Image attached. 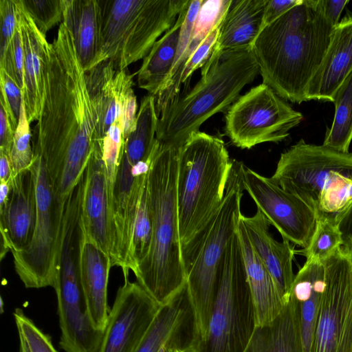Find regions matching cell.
I'll return each instance as SVG.
<instances>
[{"mask_svg": "<svg viewBox=\"0 0 352 352\" xmlns=\"http://www.w3.org/2000/svg\"><path fill=\"white\" fill-rule=\"evenodd\" d=\"M266 3L267 0H232L212 54L201 68V76L223 53L251 49L261 30Z\"/></svg>", "mask_w": 352, "mask_h": 352, "instance_id": "cell-23", "label": "cell"}, {"mask_svg": "<svg viewBox=\"0 0 352 352\" xmlns=\"http://www.w3.org/2000/svg\"><path fill=\"white\" fill-rule=\"evenodd\" d=\"M258 73L251 49L223 53L188 93L178 96L162 110L157 122V140L166 146H182L209 118L227 111L243 88Z\"/></svg>", "mask_w": 352, "mask_h": 352, "instance_id": "cell-4", "label": "cell"}, {"mask_svg": "<svg viewBox=\"0 0 352 352\" xmlns=\"http://www.w3.org/2000/svg\"><path fill=\"white\" fill-rule=\"evenodd\" d=\"M124 150L120 159L111 199V265L122 268L128 279L126 265L135 220L147 174H135Z\"/></svg>", "mask_w": 352, "mask_h": 352, "instance_id": "cell-15", "label": "cell"}, {"mask_svg": "<svg viewBox=\"0 0 352 352\" xmlns=\"http://www.w3.org/2000/svg\"><path fill=\"white\" fill-rule=\"evenodd\" d=\"M318 2L326 20L336 27L340 23L341 13L349 1L318 0Z\"/></svg>", "mask_w": 352, "mask_h": 352, "instance_id": "cell-46", "label": "cell"}, {"mask_svg": "<svg viewBox=\"0 0 352 352\" xmlns=\"http://www.w3.org/2000/svg\"><path fill=\"white\" fill-rule=\"evenodd\" d=\"M231 165L224 141L218 136L194 132L180 147L177 204L181 247L205 227L220 206Z\"/></svg>", "mask_w": 352, "mask_h": 352, "instance_id": "cell-7", "label": "cell"}, {"mask_svg": "<svg viewBox=\"0 0 352 352\" xmlns=\"http://www.w3.org/2000/svg\"><path fill=\"white\" fill-rule=\"evenodd\" d=\"M152 235L153 221L146 183L140 198L132 233L126 265L128 274L130 270L134 273L147 256L151 245Z\"/></svg>", "mask_w": 352, "mask_h": 352, "instance_id": "cell-33", "label": "cell"}, {"mask_svg": "<svg viewBox=\"0 0 352 352\" xmlns=\"http://www.w3.org/2000/svg\"><path fill=\"white\" fill-rule=\"evenodd\" d=\"M245 167L241 162L232 160L222 203L205 227L181 247L198 342L204 338L208 326L221 259L242 214Z\"/></svg>", "mask_w": 352, "mask_h": 352, "instance_id": "cell-5", "label": "cell"}, {"mask_svg": "<svg viewBox=\"0 0 352 352\" xmlns=\"http://www.w3.org/2000/svg\"><path fill=\"white\" fill-rule=\"evenodd\" d=\"M18 23L24 52L25 89L23 98L30 123L38 118L44 90L45 63L50 46L45 35L37 28L21 0H16Z\"/></svg>", "mask_w": 352, "mask_h": 352, "instance_id": "cell-21", "label": "cell"}, {"mask_svg": "<svg viewBox=\"0 0 352 352\" xmlns=\"http://www.w3.org/2000/svg\"><path fill=\"white\" fill-rule=\"evenodd\" d=\"M342 245V236L336 224L328 221H318L309 246L298 253L305 256L306 260L323 262Z\"/></svg>", "mask_w": 352, "mask_h": 352, "instance_id": "cell-34", "label": "cell"}, {"mask_svg": "<svg viewBox=\"0 0 352 352\" xmlns=\"http://www.w3.org/2000/svg\"><path fill=\"white\" fill-rule=\"evenodd\" d=\"M0 56L7 51L18 26L16 0H0Z\"/></svg>", "mask_w": 352, "mask_h": 352, "instance_id": "cell-41", "label": "cell"}, {"mask_svg": "<svg viewBox=\"0 0 352 352\" xmlns=\"http://www.w3.org/2000/svg\"><path fill=\"white\" fill-rule=\"evenodd\" d=\"M0 68L3 69L10 76L19 86L23 94L25 89L24 52L19 23L7 51L0 56Z\"/></svg>", "mask_w": 352, "mask_h": 352, "instance_id": "cell-39", "label": "cell"}, {"mask_svg": "<svg viewBox=\"0 0 352 352\" xmlns=\"http://www.w3.org/2000/svg\"><path fill=\"white\" fill-rule=\"evenodd\" d=\"M334 28L324 18L318 0H301L264 28L251 47L263 83L285 100L307 101L309 85L322 63Z\"/></svg>", "mask_w": 352, "mask_h": 352, "instance_id": "cell-2", "label": "cell"}, {"mask_svg": "<svg viewBox=\"0 0 352 352\" xmlns=\"http://www.w3.org/2000/svg\"><path fill=\"white\" fill-rule=\"evenodd\" d=\"M190 3L181 12L174 25L155 43L137 72L139 87L148 94L156 96L170 74L177 54L181 28Z\"/></svg>", "mask_w": 352, "mask_h": 352, "instance_id": "cell-30", "label": "cell"}, {"mask_svg": "<svg viewBox=\"0 0 352 352\" xmlns=\"http://www.w3.org/2000/svg\"><path fill=\"white\" fill-rule=\"evenodd\" d=\"M0 85L1 91L5 94L11 110L19 121L21 107L23 101L22 91L10 76L1 68H0Z\"/></svg>", "mask_w": 352, "mask_h": 352, "instance_id": "cell-43", "label": "cell"}, {"mask_svg": "<svg viewBox=\"0 0 352 352\" xmlns=\"http://www.w3.org/2000/svg\"><path fill=\"white\" fill-rule=\"evenodd\" d=\"M96 130L85 72L72 34L63 22L46 54L42 106L32 131L34 154L43 159L54 191L62 201L84 174Z\"/></svg>", "mask_w": 352, "mask_h": 352, "instance_id": "cell-1", "label": "cell"}, {"mask_svg": "<svg viewBox=\"0 0 352 352\" xmlns=\"http://www.w3.org/2000/svg\"><path fill=\"white\" fill-rule=\"evenodd\" d=\"M85 81L96 116L95 144L102 146L107 131L119 119L122 96L133 85V76L106 60L85 72Z\"/></svg>", "mask_w": 352, "mask_h": 352, "instance_id": "cell-20", "label": "cell"}, {"mask_svg": "<svg viewBox=\"0 0 352 352\" xmlns=\"http://www.w3.org/2000/svg\"><path fill=\"white\" fill-rule=\"evenodd\" d=\"M38 30L44 35L63 22V0H21Z\"/></svg>", "mask_w": 352, "mask_h": 352, "instance_id": "cell-38", "label": "cell"}, {"mask_svg": "<svg viewBox=\"0 0 352 352\" xmlns=\"http://www.w3.org/2000/svg\"><path fill=\"white\" fill-rule=\"evenodd\" d=\"M237 232L255 309L256 325L264 326L280 314L285 303L272 277L254 251L240 218Z\"/></svg>", "mask_w": 352, "mask_h": 352, "instance_id": "cell-27", "label": "cell"}, {"mask_svg": "<svg viewBox=\"0 0 352 352\" xmlns=\"http://www.w3.org/2000/svg\"><path fill=\"white\" fill-rule=\"evenodd\" d=\"M179 149L157 140L146 180L153 221L151 245L134 272L137 283L160 305L168 302L186 283L177 204Z\"/></svg>", "mask_w": 352, "mask_h": 352, "instance_id": "cell-3", "label": "cell"}, {"mask_svg": "<svg viewBox=\"0 0 352 352\" xmlns=\"http://www.w3.org/2000/svg\"><path fill=\"white\" fill-rule=\"evenodd\" d=\"M347 250L351 259L352 261V239H351L347 243L343 245Z\"/></svg>", "mask_w": 352, "mask_h": 352, "instance_id": "cell-49", "label": "cell"}, {"mask_svg": "<svg viewBox=\"0 0 352 352\" xmlns=\"http://www.w3.org/2000/svg\"><path fill=\"white\" fill-rule=\"evenodd\" d=\"M324 285L323 262L306 260L295 275L289 294L298 305L304 352H311Z\"/></svg>", "mask_w": 352, "mask_h": 352, "instance_id": "cell-26", "label": "cell"}, {"mask_svg": "<svg viewBox=\"0 0 352 352\" xmlns=\"http://www.w3.org/2000/svg\"><path fill=\"white\" fill-rule=\"evenodd\" d=\"M243 182L257 209L277 229L283 239L307 248L318 223L314 209L300 197L283 189L271 177L246 166Z\"/></svg>", "mask_w": 352, "mask_h": 352, "instance_id": "cell-13", "label": "cell"}, {"mask_svg": "<svg viewBox=\"0 0 352 352\" xmlns=\"http://www.w3.org/2000/svg\"><path fill=\"white\" fill-rule=\"evenodd\" d=\"M323 263L325 285L311 352H352V261L342 245Z\"/></svg>", "mask_w": 352, "mask_h": 352, "instance_id": "cell-12", "label": "cell"}, {"mask_svg": "<svg viewBox=\"0 0 352 352\" xmlns=\"http://www.w3.org/2000/svg\"><path fill=\"white\" fill-rule=\"evenodd\" d=\"M335 113L327 130L323 145L349 153L352 141V72L337 89L333 96Z\"/></svg>", "mask_w": 352, "mask_h": 352, "instance_id": "cell-32", "label": "cell"}, {"mask_svg": "<svg viewBox=\"0 0 352 352\" xmlns=\"http://www.w3.org/2000/svg\"><path fill=\"white\" fill-rule=\"evenodd\" d=\"M158 119L155 96H144L137 113L135 129L124 142V153L132 166L151 160L157 143Z\"/></svg>", "mask_w": 352, "mask_h": 352, "instance_id": "cell-31", "label": "cell"}, {"mask_svg": "<svg viewBox=\"0 0 352 352\" xmlns=\"http://www.w3.org/2000/svg\"><path fill=\"white\" fill-rule=\"evenodd\" d=\"M14 130L10 123L8 116L5 109L0 108V153H3L9 157L14 135Z\"/></svg>", "mask_w": 352, "mask_h": 352, "instance_id": "cell-45", "label": "cell"}, {"mask_svg": "<svg viewBox=\"0 0 352 352\" xmlns=\"http://www.w3.org/2000/svg\"><path fill=\"white\" fill-rule=\"evenodd\" d=\"M302 119L300 112L261 83L240 95L227 110L224 134L235 146L250 149L285 140Z\"/></svg>", "mask_w": 352, "mask_h": 352, "instance_id": "cell-11", "label": "cell"}, {"mask_svg": "<svg viewBox=\"0 0 352 352\" xmlns=\"http://www.w3.org/2000/svg\"><path fill=\"white\" fill-rule=\"evenodd\" d=\"M63 23L72 34L85 72L100 63L101 18L98 0H63Z\"/></svg>", "mask_w": 352, "mask_h": 352, "instance_id": "cell-24", "label": "cell"}, {"mask_svg": "<svg viewBox=\"0 0 352 352\" xmlns=\"http://www.w3.org/2000/svg\"><path fill=\"white\" fill-rule=\"evenodd\" d=\"M80 222L85 239L94 243L110 258L112 249L111 204L102 146L96 144L85 170Z\"/></svg>", "mask_w": 352, "mask_h": 352, "instance_id": "cell-18", "label": "cell"}, {"mask_svg": "<svg viewBox=\"0 0 352 352\" xmlns=\"http://www.w3.org/2000/svg\"><path fill=\"white\" fill-rule=\"evenodd\" d=\"M36 217L35 181L29 168L13 176L8 199L0 203L1 259L8 251L19 252L28 247Z\"/></svg>", "mask_w": 352, "mask_h": 352, "instance_id": "cell-17", "label": "cell"}, {"mask_svg": "<svg viewBox=\"0 0 352 352\" xmlns=\"http://www.w3.org/2000/svg\"><path fill=\"white\" fill-rule=\"evenodd\" d=\"M34 177L37 217L28 247L12 252L16 273L27 288L55 287L62 243L66 201L55 194L43 159L34 155L30 166Z\"/></svg>", "mask_w": 352, "mask_h": 352, "instance_id": "cell-10", "label": "cell"}, {"mask_svg": "<svg viewBox=\"0 0 352 352\" xmlns=\"http://www.w3.org/2000/svg\"><path fill=\"white\" fill-rule=\"evenodd\" d=\"M161 306L137 282L124 280L109 311L98 352H135Z\"/></svg>", "mask_w": 352, "mask_h": 352, "instance_id": "cell-14", "label": "cell"}, {"mask_svg": "<svg viewBox=\"0 0 352 352\" xmlns=\"http://www.w3.org/2000/svg\"><path fill=\"white\" fill-rule=\"evenodd\" d=\"M12 177L13 173L9 157L0 153V182H10Z\"/></svg>", "mask_w": 352, "mask_h": 352, "instance_id": "cell-48", "label": "cell"}, {"mask_svg": "<svg viewBox=\"0 0 352 352\" xmlns=\"http://www.w3.org/2000/svg\"><path fill=\"white\" fill-rule=\"evenodd\" d=\"M245 352H304L298 307L292 297L271 322L256 327Z\"/></svg>", "mask_w": 352, "mask_h": 352, "instance_id": "cell-29", "label": "cell"}, {"mask_svg": "<svg viewBox=\"0 0 352 352\" xmlns=\"http://www.w3.org/2000/svg\"><path fill=\"white\" fill-rule=\"evenodd\" d=\"M256 327L236 229L219 265L217 293L206 335L192 352H245Z\"/></svg>", "mask_w": 352, "mask_h": 352, "instance_id": "cell-9", "label": "cell"}, {"mask_svg": "<svg viewBox=\"0 0 352 352\" xmlns=\"http://www.w3.org/2000/svg\"><path fill=\"white\" fill-rule=\"evenodd\" d=\"M271 178L311 207L318 221L336 224L352 202V153L300 139L280 154Z\"/></svg>", "mask_w": 352, "mask_h": 352, "instance_id": "cell-6", "label": "cell"}, {"mask_svg": "<svg viewBox=\"0 0 352 352\" xmlns=\"http://www.w3.org/2000/svg\"><path fill=\"white\" fill-rule=\"evenodd\" d=\"M340 231L343 245L352 239V202L336 223Z\"/></svg>", "mask_w": 352, "mask_h": 352, "instance_id": "cell-47", "label": "cell"}, {"mask_svg": "<svg viewBox=\"0 0 352 352\" xmlns=\"http://www.w3.org/2000/svg\"><path fill=\"white\" fill-rule=\"evenodd\" d=\"M232 0H204L200 7L187 48L179 62L172 68L170 74L155 98L158 115L173 100L178 97L180 78L184 65L210 32L223 20Z\"/></svg>", "mask_w": 352, "mask_h": 352, "instance_id": "cell-28", "label": "cell"}, {"mask_svg": "<svg viewBox=\"0 0 352 352\" xmlns=\"http://www.w3.org/2000/svg\"><path fill=\"white\" fill-rule=\"evenodd\" d=\"M198 342L187 284L159 309L135 352H192Z\"/></svg>", "mask_w": 352, "mask_h": 352, "instance_id": "cell-16", "label": "cell"}, {"mask_svg": "<svg viewBox=\"0 0 352 352\" xmlns=\"http://www.w3.org/2000/svg\"><path fill=\"white\" fill-rule=\"evenodd\" d=\"M352 72V14L335 27L322 63L312 78L307 100L333 102L335 93Z\"/></svg>", "mask_w": 352, "mask_h": 352, "instance_id": "cell-22", "label": "cell"}, {"mask_svg": "<svg viewBox=\"0 0 352 352\" xmlns=\"http://www.w3.org/2000/svg\"><path fill=\"white\" fill-rule=\"evenodd\" d=\"M124 150L122 129L117 121L107 131L102 144V158L111 205L114 183Z\"/></svg>", "mask_w": 352, "mask_h": 352, "instance_id": "cell-37", "label": "cell"}, {"mask_svg": "<svg viewBox=\"0 0 352 352\" xmlns=\"http://www.w3.org/2000/svg\"><path fill=\"white\" fill-rule=\"evenodd\" d=\"M138 103L133 85L128 87L122 94L118 122L121 126L124 142L135 127Z\"/></svg>", "mask_w": 352, "mask_h": 352, "instance_id": "cell-42", "label": "cell"}, {"mask_svg": "<svg viewBox=\"0 0 352 352\" xmlns=\"http://www.w3.org/2000/svg\"><path fill=\"white\" fill-rule=\"evenodd\" d=\"M9 158L13 176L30 168L34 159L32 144V131L27 118L23 101Z\"/></svg>", "mask_w": 352, "mask_h": 352, "instance_id": "cell-35", "label": "cell"}, {"mask_svg": "<svg viewBox=\"0 0 352 352\" xmlns=\"http://www.w3.org/2000/svg\"><path fill=\"white\" fill-rule=\"evenodd\" d=\"M300 1L301 0H267L263 14L261 30L280 18L296 5L300 3Z\"/></svg>", "mask_w": 352, "mask_h": 352, "instance_id": "cell-44", "label": "cell"}, {"mask_svg": "<svg viewBox=\"0 0 352 352\" xmlns=\"http://www.w3.org/2000/svg\"><path fill=\"white\" fill-rule=\"evenodd\" d=\"M110 258L94 243L84 239L80 256V281L94 327L104 331L109 315L107 285Z\"/></svg>", "mask_w": 352, "mask_h": 352, "instance_id": "cell-25", "label": "cell"}, {"mask_svg": "<svg viewBox=\"0 0 352 352\" xmlns=\"http://www.w3.org/2000/svg\"><path fill=\"white\" fill-rule=\"evenodd\" d=\"M19 338V352H58L50 336L43 332L21 309L13 314Z\"/></svg>", "mask_w": 352, "mask_h": 352, "instance_id": "cell-36", "label": "cell"}, {"mask_svg": "<svg viewBox=\"0 0 352 352\" xmlns=\"http://www.w3.org/2000/svg\"><path fill=\"white\" fill-rule=\"evenodd\" d=\"M190 0H98L101 18L100 63L124 69L149 53L175 23Z\"/></svg>", "mask_w": 352, "mask_h": 352, "instance_id": "cell-8", "label": "cell"}, {"mask_svg": "<svg viewBox=\"0 0 352 352\" xmlns=\"http://www.w3.org/2000/svg\"><path fill=\"white\" fill-rule=\"evenodd\" d=\"M240 221L254 251L272 277L285 304L296 275L293 271L294 247L287 240L280 242L274 239L270 232V221L258 209L252 217L241 214Z\"/></svg>", "mask_w": 352, "mask_h": 352, "instance_id": "cell-19", "label": "cell"}, {"mask_svg": "<svg viewBox=\"0 0 352 352\" xmlns=\"http://www.w3.org/2000/svg\"><path fill=\"white\" fill-rule=\"evenodd\" d=\"M222 22L217 25L207 36V37L201 42L196 50L191 55L182 71L180 84H185L188 81L194 72L203 66L209 59L212 49L217 41L220 28Z\"/></svg>", "mask_w": 352, "mask_h": 352, "instance_id": "cell-40", "label": "cell"}]
</instances>
